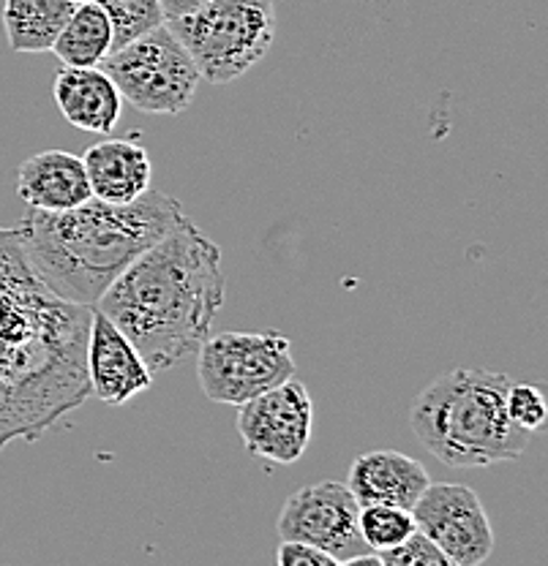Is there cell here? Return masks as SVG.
I'll list each match as a JSON object with an SVG mask.
<instances>
[{
	"label": "cell",
	"mask_w": 548,
	"mask_h": 566,
	"mask_svg": "<svg viewBox=\"0 0 548 566\" xmlns=\"http://www.w3.org/2000/svg\"><path fill=\"white\" fill-rule=\"evenodd\" d=\"M74 3H82V0H74Z\"/></svg>",
	"instance_id": "obj_24"
},
{
	"label": "cell",
	"mask_w": 548,
	"mask_h": 566,
	"mask_svg": "<svg viewBox=\"0 0 548 566\" xmlns=\"http://www.w3.org/2000/svg\"><path fill=\"white\" fill-rule=\"evenodd\" d=\"M412 531H415L412 510H402V506L391 504L361 506V536L371 553L399 545Z\"/></svg>",
	"instance_id": "obj_19"
},
{
	"label": "cell",
	"mask_w": 548,
	"mask_h": 566,
	"mask_svg": "<svg viewBox=\"0 0 548 566\" xmlns=\"http://www.w3.org/2000/svg\"><path fill=\"white\" fill-rule=\"evenodd\" d=\"M91 314L39 279L20 227H0V452L44 439L91 398Z\"/></svg>",
	"instance_id": "obj_1"
},
{
	"label": "cell",
	"mask_w": 548,
	"mask_h": 566,
	"mask_svg": "<svg viewBox=\"0 0 548 566\" xmlns=\"http://www.w3.org/2000/svg\"><path fill=\"white\" fill-rule=\"evenodd\" d=\"M52 52L63 66H102L112 52V25L96 0L74 3L66 25L58 33Z\"/></svg>",
	"instance_id": "obj_17"
},
{
	"label": "cell",
	"mask_w": 548,
	"mask_h": 566,
	"mask_svg": "<svg viewBox=\"0 0 548 566\" xmlns=\"http://www.w3.org/2000/svg\"><path fill=\"white\" fill-rule=\"evenodd\" d=\"M85 370L91 395L107 406L128 403L153 385V370L143 354L99 308L91 314Z\"/></svg>",
	"instance_id": "obj_11"
},
{
	"label": "cell",
	"mask_w": 548,
	"mask_h": 566,
	"mask_svg": "<svg viewBox=\"0 0 548 566\" xmlns=\"http://www.w3.org/2000/svg\"><path fill=\"white\" fill-rule=\"evenodd\" d=\"M102 69L123 102L145 115H180L199 87V71L167 22L112 50Z\"/></svg>",
	"instance_id": "obj_6"
},
{
	"label": "cell",
	"mask_w": 548,
	"mask_h": 566,
	"mask_svg": "<svg viewBox=\"0 0 548 566\" xmlns=\"http://www.w3.org/2000/svg\"><path fill=\"white\" fill-rule=\"evenodd\" d=\"M203 3H208V0H162V9L167 20H175V17H183L188 14V11L199 9Z\"/></svg>",
	"instance_id": "obj_23"
},
{
	"label": "cell",
	"mask_w": 548,
	"mask_h": 566,
	"mask_svg": "<svg viewBox=\"0 0 548 566\" xmlns=\"http://www.w3.org/2000/svg\"><path fill=\"white\" fill-rule=\"evenodd\" d=\"M17 193L31 210L61 212L93 197L85 164L66 150H41L22 161L17 175Z\"/></svg>",
	"instance_id": "obj_13"
},
{
	"label": "cell",
	"mask_w": 548,
	"mask_h": 566,
	"mask_svg": "<svg viewBox=\"0 0 548 566\" xmlns=\"http://www.w3.org/2000/svg\"><path fill=\"white\" fill-rule=\"evenodd\" d=\"M52 91L61 115L80 132L110 134L121 120L123 98L104 69L63 66Z\"/></svg>",
	"instance_id": "obj_14"
},
{
	"label": "cell",
	"mask_w": 548,
	"mask_h": 566,
	"mask_svg": "<svg viewBox=\"0 0 548 566\" xmlns=\"http://www.w3.org/2000/svg\"><path fill=\"white\" fill-rule=\"evenodd\" d=\"M314 403L306 385L287 379L238 406V436L255 458L290 465L309 450Z\"/></svg>",
	"instance_id": "obj_10"
},
{
	"label": "cell",
	"mask_w": 548,
	"mask_h": 566,
	"mask_svg": "<svg viewBox=\"0 0 548 566\" xmlns=\"http://www.w3.org/2000/svg\"><path fill=\"white\" fill-rule=\"evenodd\" d=\"M412 521L451 566H477L494 553V528L473 488L428 482L412 506Z\"/></svg>",
	"instance_id": "obj_9"
},
{
	"label": "cell",
	"mask_w": 548,
	"mask_h": 566,
	"mask_svg": "<svg viewBox=\"0 0 548 566\" xmlns=\"http://www.w3.org/2000/svg\"><path fill=\"white\" fill-rule=\"evenodd\" d=\"M505 406H508L510 420L524 428L527 433H535V430L544 428L548 417V403L544 389L535 385H516L513 381L508 389V398H505Z\"/></svg>",
	"instance_id": "obj_21"
},
{
	"label": "cell",
	"mask_w": 548,
	"mask_h": 566,
	"mask_svg": "<svg viewBox=\"0 0 548 566\" xmlns=\"http://www.w3.org/2000/svg\"><path fill=\"white\" fill-rule=\"evenodd\" d=\"M428 482L432 476L415 458L396 450H374L352 460L347 488L361 506L391 504L412 510Z\"/></svg>",
	"instance_id": "obj_12"
},
{
	"label": "cell",
	"mask_w": 548,
	"mask_h": 566,
	"mask_svg": "<svg viewBox=\"0 0 548 566\" xmlns=\"http://www.w3.org/2000/svg\"><path fill=\"white\" fill-rule=\"evenodd\" d=\"M72 11L74 0H3L0 20L11 50L39 55L52 50Z\"/></svg>",
	"instance_id": "obj_16"
},
{
	"label": "cell",
	"mask_w": 548,
	"mask_h": 566,
	"mask_svg": "<svg viewBox=\"0 0 548 566\" xmlns=\"http://www.w3.org/2000/svg\"><path fill=\"white\" fill-rule=\"evenodd\" d=\"M110 17L112 25V50L128 44V41L139 39L153 28L164 25L162 0H96Z\"/></svg>",
	"instance_id": "obj_18"
},
{
	"label": "cell",
	"mask_w": 548,
	"mask_h": 566,
	"mask_svg": "<svg viewBox=\"0 0 548 566\" xmlns=\"http://www.w3.org/2000/svg\"><path fill=\"white\" fill-rule=\"evenodd\" d=\"M221 248L186 221L139 253L93 308L137 346L153 374L197 354L224 308Z\"/></svg>",
	"instance_id": "obj_2"
},
{
	"label": "cell",
	"mask_w": 548,
	"mask_h": 566,
	"mask_svg": "<svg viewBox=\"0 0 548 566\" xmlns=\"http://www.w3.org/2000/svg\"><path fill=\"white\" fill-rule=\"evenodd\" d=\"M183 221L186 212L178 199L147 188L126 205L91 197L72 210H31L20 234L39 279L63 300L93 308L139 253Z\"/></svg>",
	"instance_id": "obj_3"
},
{
	"label": "cell",
	"mask_w": 548,
	"mask_h": 566,
	"mask_svg": "<svg viewBox=\"0 0 548 566\" xmlns=\"http://www.w3.org/2000/svg\"><path fill=\"white\" fill-rule=\"evenodd\" d=\"M281 539L309 542L339 564L371 553L361 536V504L344 482L322 480L285 501L276 523Z\"/></svg>",
	"instance_id": "obj_8"
},
{
	"label": "cell",
	"mask_w": 548,
	"mask_h": 566,
	"mask_svg": "<svg viewBox=\"0 0 548 566\" xmlns=\"http://www.w3.org/2000/svg\"><path fill=\"white\" fill-rule=\"evenodd\" d=\"M510 376L497 370L456 368L415 398L412 433L451 469H486L527 452L529 433L510 420Z\"/></svg>",
	"instance_id": "obj_4"
},
{
	"label": "cell",
	"mask_w": 548,
	"mask_h": 566,
	"mask_svg": "<svg viewBox=\"0 0 548 566\" xmlns=\"http://www.w3.org/2000/svg\"><path fill=\"white\" fill-rule=\"evenodd\" d=\"M294 376L292 344L281 333L208 335L197 349V381L205 398L221 406H244Z\"/></svg>",
	"instance_id": "obj_7"
},
{
	"label": "cell",
	"mask_w": 548,
	"mask_h": 566,
	"mask_svg": "<svg viewBox=\"0 0 548 566\" xmlns=\"http://www.w3.org/2000/svg\"><path fill=\"white\" fill-rule=\"evenodd\" d=\"M91 193L102 202L126 205L151 188L153 164L147 150L132 139H104L82 156Z\"/></svg>",
	"instance_id": "obj_15"
},
{
	"label": "cell",
	"mask_w": 548,
	"mask_h": 566,
	"mask_svg": "<svg viewBox=\"0 0 548 566\" xmlns=\"http://www.w3.org/2000/svg\"><path fill=\"white\" fill-rule=\"evenodd\" d=\"M380 566H451L442 551L421 531H412L404 542L376 553Z\"/></svg>",
	"instance_id": "obj_20"
},
{
	"label": "cell",
	"mask_w": 548,
	"mask_h": 566,
	"mask_svg": "<svg viewBox=\"0 0 548 566\" xmlns=\"http://www.w3.org/2000/svg\"><path fill=\"white\" fill-rule=\"evenodd\" d=\"M186 46L199 80L229 85L249 74L276 39L273 0H208L188 14L167 20Z\"/></svg>",
	"instance_id": "obj_5"
},
{
	"label": "cell",
	"mask_w": 548,
	"mask_h": 566,
	"mask_svg": "<svg viewBox=\"0 0 548 566\" xmlns=\"http://www.w3.org/2000/svg\"><path fill=\"white\" fill-rule=\"evenodd\" d=\"M276 564L279 566H339V562H335L330 553L309 545V542H298V539H281L279 551H276Z\"/></svg>",
	"instance_id": "obj_22"
}]
</instances>
